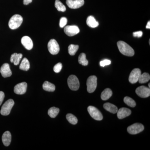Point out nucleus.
Here are the masks:
<instances>
[{"label": "nucleus", "mask_w": 150, "mask_h": 150, "mask_svg": "<svg viewBox=\"0 0 150 150\" xmlns=\"http://www.w3.org/2000/svg\"><path fill=\"white\" fill-rule=\"evenodd\" d=\"M48 51L52 55H56L60 51V47L58 42L55 39H52L48 42Z\"/></svg>", "instance_id": "423d86ee"}, {"label": "nucleus", "mask_w": 150, "mask_h": 150, "mask_svg": "<svg viewBox=\"0 0 150 150\" xmlns=\"http://www.w3.org/2000/svg\"><path fill=\"white\" fill-rule=\"evenodd\" d=\"M146 28L147 29H150V21H148L147 24L146 25Z\"/></svg>", "instance_id": "e433bc0d"}, {"label": "nucleus", "mask_w": 150, "mask_h": 150, "mask_svg": "<svg viewBox=\"0 0 150 150\" xmlns=\"http://www.w3.org/2000/svg\"><path fill=\"white\" fill-rule=\"evenodd\" d=\"M103 107L107 111L112 113H115L118 111V108L114 105L106 103L103 105Z\"/></svg>", "instance_id": "6ab92c4d"}, {"label": "nucleus", "mask_w": 150, "mask_h": 150, "mask_svg": "<svg viewBox=\"0 0 150 150\" xmlns=\"http://www.w3.org/2000/svg\"><path fill=\"white\" fill-rule=\"evenodd\" d=\"M148 86H149V88H150V83H149V85H148Z\"/></svg>", "instance_id": "4c0bfd02"}, {"label": "nucleus", "mask_w": 150, "mask_h": 150, "mask_svg": "<svg viewBox=\"0 0 150 150\" xmlns=\"http://www.w3.org/2000/svg\"><path fill=\"white\" fill-rule=\"evenodd\" d=\"M30 67V65L29 61L26 58H24L23 59L21 64L20 65V69L23 71H28Z\"/></svg>", "instance_id": "5701e85b"}, {"label": "nucleus", "mask_w": 150, "mask_h": 150, "mask_svg": "<svg viewBox=\"0 0 150 150\" xmlns=\"http://www.w3.org/2000/svg\"><path fill=\"white\" fill-rule=\"evenodd\" d=\"M88 111L91 116L95 120L101 121L103 118L102 113L96 108L89 106L88 108Z\"/></svg>", "instance_id": "0eeeda50"}, {"label": "nucleus", "mask_w": 150, "mask_h": 150, "mask_svg": "<svg viewBox=\"0 0 150 150\" xmlns=\"http://www.w3.org/2000/svg\"><path fill=\"white\" fill-rule=\"evenodd\" d=\"M68 84L71 90L77 91L79 88L80 83L78 78L74 75H71L68 79Z\"/></svg>", "instance_id": "7ed1b4c3"}, {"label": "nucleus", "mask_w": 150, "mask_h": 150, "mask_svg": "<svg viewBox=\"0 0 150 150\" xmlns=\"http://www.w3.org/2000/svg\"><path fill=\"white\" fill-rule=\"evenodd\" d=\"M68 22L67 19L66 17H62V18L60 19V23H59V25L60 27L61 28H63L65 26V25H67Z\"/></svg>", "instance_id": "2f4dec72"}, {"label": "nucleus", "mask_w": 150, "mask_h": 150, "mask_svg": "<svg viewBox=\"0 0 150 150\" xmlns=\"http://www.w3.org/2000/svg\"><path fill=\"white\" fill-rule=\"evenodd\" d=\"M55 6L57 10L59 11L65 12L66 11V6L59 0H56Z\"/></svg>", "instance_id": "cd10ccee"}, {"label": "nucleus", "mask_w": 150, "mask_h": 150, "mask_svg": "<svg viewBox=\"0 0 150 150\" xmlns=\"http://www.w3.org/2000/svg\"><path fill=\"white\" fill-rule=\"evenodd\" d=\"M117 46L121 54L127 56H134L135 52L133 48L129 44L123 41H119L117 42Z\"/></svg>", "instance_id": "f257e3e1"}, {"label": "nucleus", "mask_w": 150, "mask_h": 150, "mask_svg": "<svg viewBox=\"0 0 150 150\" xmlns=\"http://www.w3.org/2000/svg\"><path fill=\"white\" fill-rule=\"evenodd\" d=\"M64 31L68 36H73L79 33L80 30L76 25H67L64 28Z\"/></svg>", "instance_id": "9b49d317"}, {"label": "nucleus", "mask_w": 150, "mask_h": 150, "mask_svg": "<svg viewBox=\"0 0 150 150\" xmlns=\"http://www.w3.org/2000/svg\"><path fill=\"white\" fill-rule=\"evenodd\" d=\"M124 102L126 104L130 107H134L136 106V102L134 101V100L129 97H125L124 98Z\"/></svg>", "instance_id": "c756f323"}, {"label": "nucleus", "mask_w": 150, "mask_h": 150, "mask_svg": "<svg viewBox=\"0 0 150 150\" xmlns=\"http://www.w3.org/2000/svg\"><path fill=\"white\" fill-rule=\"evenodd\" d=\"M66 117H67V120L71 124L75 125L78 123L77 118L73 114H71V113L67 114Z\"/></svg>", "instance_id": "c85d7f7f"}, {"label": "nucleus", "mask_w": 150, "mask_h": 150, "mask_svg": "<svg viewBox=\"0 0 150 150\" xmlns=\"http://www.w3.org/2000/svg\"><path fill=\"white\" fill-rule=\"evenodd\" d=\"M117 117L120 119H123L131 115V111L129 108H122L117 111Z\"/></svg>", "instance_id": "dca6fc26"}, {"label": "nucleus", "mask_w": 150, "mask_h": 150, "mask_svg": "<svg viewBox=\"0 0 150 150\" xmlns=\"http://www.w3.org/2000/svg\"><path fill=\"white\" fill-rule=\"evenodd\" d=\"M14 105V102L13 99H9L4 104L1 110V113L3 115H8L10 113L12 108Z\"/></svg>", "instance_id": "39448f33"}, {"label": "nucleus", "mask_w": 150, "mask_h": 150, "mask_svg": "<svg viewBox=\"0 0 150 150\" xmlns=\"http://www.w3.org/2000/svg\"><path fill=\"white\" fill-rule=\"evenodd\" d=\"M27 84L25 82L17 84L14 88V91L15 93L22 95L25 93L27 90Z\"/></svg>", "instance_id": "ddd939ff"}, {"label": "nucleus", "mask_w": 150, "mask_h": 150, "mask_svg": "<svg viewBox=\"0 0 150 150\" xmlns=\"http://www.w3.org/2000/svg\"><path fill=\"white\" fill-rule=\"evenodd\" d=\"M5 97L4 93L3 91H0V105H1Z\"/></svg>", "instance_id": "f704fd0d"}, {"label": "nucleus", "mask_w": 150, "mask_h": 150, "mask_svg": "<svg viewBox=\"0 0 150 150\" xmlns=\"http://www.w3.org/2000/svg\"><path fill=\"white\" fill-rule=\"evenodd\" d=\"M66 3L70 8L77 9L82 6L84 4V0H67Z\"/></svg>", "instance_id": "f8f14e48"}, {"label": "nucleus", "mask_w": 150, "mask_h": 150, "mask_svg": "<svg viewBox=\"0 0 150 150\" xmlns=\"http://www.w3.org/2000/svg\"><path fill=\"white\" fill-rule=\"evenodd\" d=\"M79 46L77 45L71 44L68 47V52L71 56H74L78 51Z\"/></svg>", "instance_id": "bb28decb"}, {"label": "nucleus", "mask_w": 150, "mask_h": 150, "mask_svg": "<svg viewBox=\"0 0 150 150\" xmlns=\"http://www.w3.org/2000/svg\"><path fill=\"white\" fill-rule=\"evenodd\" d=\"M23 21V18L21 16L16 14L10 19L8 23L9 27L12 30L16 29L21 25Z\"/></svg>", "instance_id": "f03ea898"}, {"label": "nucleus", "mask_w": 150, "mask_h": 150, "mask_svg": "<svg viewBox=\"0 0 150 150\" xmlns=\"http://www.w3.org/2000/svg\"><path fill=\"white\" fill-rule=\"evenodd\" d=\"M21 42L25 48L28 50L32 49L33 42L31 38L28 36H24L21 38Z\"/></svg>", "instance_id": "2eb2a0df"}, {"label": "nucleus", "mask_w": 150, "mask_h": 150, "mask_svg": "<svg viewBox=\"0 0 150 150\" xmlns=\"http://www.w3.org/2000/svg\"><path fill=\"white\" fill-rule=\"evenodd\" d=\"M112 91L110 89L107 88L105 89L102 92L101 94V98L103 100H106L109 99L112 95Z\"/></svg>", "instance_id": "412c9836"}, {"label": "nucleus", "mask_w": 150, "mask_h": 150, "mask_svg": "<svg viewBox=\"0 0 150 150\" xmlns=\"http://www.w3.org/2000/svg\"><path fill=\"white\" fill-rule=\"evenodd\" d=\"M23 55L21 54L14 53L11 55V57L10 61L11 63H13L14 64L17 66L19 64L22 58Z\"/></svg>", "instance_id": "a211bd4d"}, {"label": "nucleus", "mask_w": 150, "mask_h": 150, "mask_svg": "<svg viewBox=\"0 0 150 150\" xmlns=\"http://www.w3.org/2000/svg\"><path fill=\"white\" fill-rule=\"evenodd\" d=\"M133 35L134 37L140 38L143 35V32L142 31H137L133 33Z\"/></svg>", "instance_id": "72a5a7b5"}, {"label": "nucleus", "mask_w": 150, "mask_h": 150, "mask_svg": "<svg viewBox=\"0 0 150 150\" xmlns=\"http://www.w3.org/2000/svg\"><path fill=\"white\" fill-rule=\"evenodd\" d=\"M59 108L55 107H51L48 110V114L51 118H54L58 115L59 112Z\"/></svg>", "instance_id": "393cba45"}, {"label": "nucleus", "mask_w": 150, "mask_h": 150, "mask_svg": "<svg viewBox=\"0 0 150 150\" xmlns=\"http://www.w3.org/2000/svg\"><path fill=\"white\" fill-rule=\"evenodd\" d=\"M142 74L141 70L139 69H134L130 74L129 77V81L131 83H136L139 81L140 76Z\"/></svg>", "instance_id": "1a4fd4ad"}, {"label": "nucleus", "mask_w": 150, "mask_h": 150, "mask_svg": "<svg viewBox=\"0 0 150 150\" xmlns=\"http://www.w3.org/2000/svg\"><path fill=\"white\" fill-rule=\"evenodd\" d=\"M86 23L88 26L93 28L97 27L99 25L98 22L97 21L95 18L92 16L88 17L86 20Z\"/></svg>", "instance_id": "aec40b11"}, {"label": "nucleus", "mask_w": 150, "mask_h": 150, "mask_svg": "<svg viewBox=\"0 0 150 150\" xmlns=\"http://www.w3.org/2000/svg\"><path fill=\"white\" fill-rule=\"evenodd\" d=\"M150 79V75L148 73H144L140 76L139 81L140 83H144L149 81Z\"/></svg>", "instance_id": "b1692460"}, {"label": "nucleus", "mask_w": 150, "mask_h": 150, "mask_svg": "<svg viewBox=\"0 0 150 150\" xmlns=\"http://www.w3.org/2000/svg\"><path fill=\"white\" fill-rule=\"evenodd\" d=\"M97 78L95 76H92L88 79L87 81V91L89 93H93L96 89L97 85Z\"/></svg>", "instance_id": "20e7f679"}, {"label": "nucleus", "mask_w": 150, "mask_h": 150, "mask_svg": "<svg viewBox=\"0 0 150 150\" xmlns=\"http://www.w3.org/2000/svg\"><path fill=\"white\" fill-rule=\"evenodd\" d=\"M0 72L3 77L7 78L10 77L12 75V72L10 68L9 65L7 63L4 64L1 67Z\"/></svg>", "instance_id": "4468645a"}, {"label": "nucleus", "mask_w": 150, "mask_h": 150, "mask_svg": "<svg viewBox=\"0 0 150 150\" xmlns=\"http://www.w3.org/2000/svg\"><path fill=\"white\" fill-rule=\"evenodd\" d=\"M79 63L84 66H86L88 65V62L86 59V55L84 53H81L78 59Z\"/></svg>", "instance_id": "a878e982"}, {"label": "nucleus", "mask_w": 150, "mask_h": 150, "mask_svg": "<svg viewBox=\"0 0 150 150\" xmlns=\"http://www.w3.org/2000/svg\"><path fill=\"white\" fill-rule=\"evenodd\" d=\"M136 92L138 96L143 98H147L150 95V88L145 86H141L137 88Z\"/></svg>", "instance_id": "9d476101"}, {"label": "nucleus", "mask_w": 150, "mask_h": 150, "mask_svg": "<svg viewBox=\"0 0 150 150\" xmlns=\"http://www.w3.org/2000/svg\"><path fill=\"white\" fill-rule=\"evenodd\" d=\"M144 129V126L141 123H136L128 127L127 131L128 133L132 135L141 133Z\"/></svg>", "instance_id": "6e6552de"}, {"label": "nucleus", "mask_w": 150, "mask_h": 150, "mask_svg": "<svg viewBox=\"0 0 150 150\" xmlns=\"http://www.w3.org/2000/svg\"><path fill=\"white\" fill-rule=\"evenodd\" d=\"M32 2V0H23V3L25 5H27Z\"/></svg>", "instance_id": "c9c22d12"}, {"label": "nucleus", "mask_w": 150, "mask_h": 150, "mask_svg": "<svg viewBox=\"0 0 150 150\" xmlns=\"http://www.w3.org/2000/svg\"><path fill=\"white\" fill-rule=\"evenodd\" d=\"M2 140L3 144L6 146H8L10 144L11 141V135L10 132L6 131L3 134Z\"/></svg>", "instance_id": "f3484780"}, {"label": "nucleus", "mask_w": 150, "mask_h": 150, "mask_svg": "<svg viewBox=\"0 0 150 150\" xmlns=\"http://www.w3.org/2000/svg\"><path fill=\"white\" fill-rule=\"evenodd\" d=\"M62 63H58L54 67V71L56 73H59L62 70Z\"/></svg>", "instance_id": "7c9ffc66"}, {"label": "nucleus", "mask_w": 150, "mask_h": 150, "mask_svg": "<svg viewBox=\"0 0 150 150\" xmlns=\"http://www.w3.org/2000/svg\"><path fill=\"white\" fill-rule=\"evenodd\" d=\"M110 64H111V62L110 60H108V59H105V60L101 61L100 63V66L102 67H104L105 66L110 65Z\"/></svg>", "instance_id": "473e14b6"}, {"label": "nucleus", "mask_w": 150, "mask_h": 150, "mask_svg": "<svg viewBox=\"0 0 150 150\" xmlns=\"http://www.w3.org/2000/svg\"><path fill=\"white\" fill-rule=\"evenodd\" d=\"M43 90L48 92H53L55 90L56 87L54 84L51 83L49 82L46 81L43 85Z\"/></svg>", "instance_id": "4be33fe9"}]
</instances>
